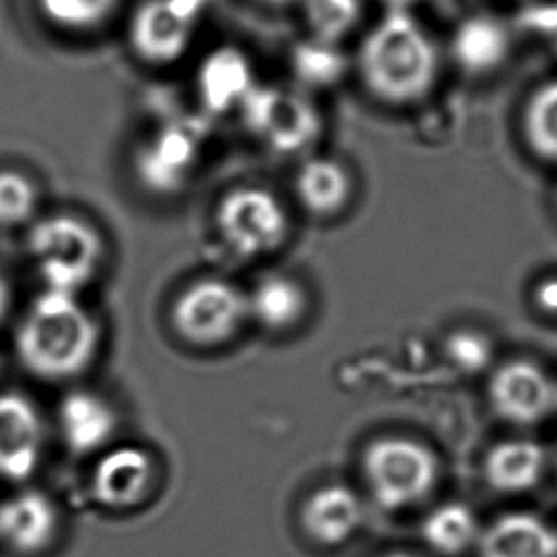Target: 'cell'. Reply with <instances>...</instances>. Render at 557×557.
<instances>
[{
    "label": "cell",
    "mask_w": 557,
    "mask_h": 557,
    "mask_svg": "<svg viewBox=\"0 0 557 557\" xmlns=\"http://www.w3.org/2000/svg\"><path fill=\"white\" fill-rule=\"evenodd\" d=\"M422 534L435 552L457 556L480 541V525L465 504H445L428 516Z\"/></svg>",
    "instance_id": "26"
},
{
    "label": "cell",
    "mask_w": 557,
    "mask_h": 557,
    "mask_svg": "<svg viewBox=\"0 0 557 557\" xmlns=\"http://www.w3.org/2000/svg\"><path fill=\"white\" fill-rule=\"evenodd\" d=\"M521 134L539 161L557 166V78L536 86L527 98Z\"/></svg>",
    "instance_id": "23"
},
{
    "label": "cell",
    "mask_w": 557,
    "mask_h": 557,
    "mask_svg": "<svg viewBox=\"0 0 557 557\" xmlns=\"http://www.w3.org/2000/svg\"><path fill=\"white\" fill-rule=\"evenodd\" d=\"M60 533L62 511L42 488H17L0 500V548L10 556H47Z\"/></svg>",
    "instance_id": "12"
},
{
    "label": "cell",
    "mask_w": 557,
    "mask_h": 557,
    "mask_svg": "<svg viewBox=\"0 0 557 557\" xmlns=\"http://www.w3.org/2000/svg\"><path fill=\"white\" fill-rule=\"evenodd\" d=\"M293 189L296 201L310 216L326 220L348 209L356 184L354 174L341 159L311 153L296 166Z\"/></svg>",
    "instance_id": "17"
},
{
    "label": "cell",
    "mask_w": 557,
    "mask_h": 557,
    "mask_svg": "<svg viewBox=\"0 0 557 557\" xmlns=\"http://www.w3.org/2000/svg\"><path fill=\"white\" fill-rule=\"evenodd\" d=\"M237 113L248 136L277 157L304 159L315 153L325 132L313 96L293 85L258 81Z\"/></svg>",
    "instance_id": "4"
},
{
    "label": "cell",
    "mask_w": 557,
    "mask_h": 557,
    "mask_svg": "<svg viewBox=\"0 0 557 557\" xmlns=\"http://www.w3.org/2000/svg\"><path fill=\"white\" fill-rule=\"evenodd\" d=\"M488 397L504 420L519 426L541 422L557 403L556 386L531 361H510L500 367L491 380Z\"/></svg>",
    "instance_id": "15"
},
{
    "label": "cell",
    "mask_w": 557,
    "mask_h": 557,
    "mask_svg": "<svg viewBox=\"0 0 557 557\" xmlns=\"http://www.w3.org/2000/svg\"><path fill=\"white\" fill-rule=\"evenodd\" d=\"M212 0H141L126 24L132 54L151 67H171L194 47Z\"/></svg>",
    "instance_id": "8"
},
{
    "label": "cell",
    "mask_w": 557,
    "mask_h": 557,
    "mask_svg": "<svg viewBox=\"0 0 557 557\" xmlns=\"http://www.w3.org/2000/svg\"><path fill=\"white\" fill-rule=\"evenodd\" d=\"M534 302L544 313L557 318V277L542 278L534 288Z\"/></svg>",
    "instance_id": "30"
},
{
    "label": "cell",
    "mask_w": 557,
    "mask_h": 557,
    "mask_svg": "<svg viewBox=\"0 0 557 557\" xmlns=\"http://www.w3.org/2000/svg\"><path fill=\"white\" fill-rule=\"evenodd\" d=\"M481 557H557V533L527 511L506 513L480 534Z\"/></svg>",
    "instance_id": "20"
},
{
    "label": "cell",
    "mask_w": 557,
    "mask_h": 557,
    "mask_svg": "<svg viewBox=\"0 0 557 557\" xmlns=\"http://www.w3.org/2000/svg\"><path fill=\"white\" fill-rule=\"evenodd\" d=\"M511 48L510 25L485 12L462 17L450 35V58L470 77H488L503 70Z\"/></svg>",
    "instance_id": "16"
},
{
    "label": "cell",
    "mask_w": 557,
    "mask_h": 557,
    "mask_svg": "<svg viewBox=\"0 0 557 557\" xmlns=\"http://www.w3.org/2000/svg\"><path fill=\"white\" fill-rule=\"evenodd\" d=\"M103 333L81 295L42 288L27 304L14 331V354L29 376L67 384L92 369Z\"/></svg>",
    "instance_id": "1"
},
{
    "label": "cell",
    "mask_w": 557,
    "mask_h": 557,
    "mask_svg": "<svg viewBox=\"0 0 557 557\" xmlns=\"http://www.w3.org/2000/svg\"><path fill=\"white\" fill-rule=\"evenodd\" d=\"M161 466L156 455L139 445H111L96 457L90 472V496L103 510H138L156 495Z\"/></svg>",
    "instance_id": "10"
},
{
    "label": "cell",
    "mask_w": 557,
    "mask_h": 557,
    "mask_svg": "<svg viewBox=\"0 0 557 557\" xmlns=\"http://www.w3.org/2000/svg\"><path fill=\"white\" fill-rule=\"evenodd\" d=\"M351 70V58L342 45L311 39L304 35L288 50L290 85L315 96L341 85Z\"/></svg>",
    "instance_id": "21"
},
{
    "label": "cell",
    "mask_w": 557,
    "mask_h": 557,
    "mask_svg": "<svg viewBox=\"0 0 557 557\" xmlns=\"http://www.w3.org/2000/svg\"><path fill=\"white\" fill-rule=\"evenodd\" d=\"M386 557H418V556H410V554H392V556Z\"/></svg>",
    "instance_id": "34"
},
{
    "label": "cell",
    "mask_w": 557,
    "mask_h": 557,
    "mask_svg": "<svg viewBox=\"0 0 557 557\" xmlns=\"http://www.w3.org/2000/svg\"><path fill=\"white\" fill-rule=\"evenodd\" d=\"M207 131L197 121H171L149 132L134 164L141 186L151 194H180L201 163Z\"/></svg>",
    "instance_id": "9"
},
{
    "label": "cell",
    "mask_w": 557,
    "mask_h": 557,
    "mask_svg": "<svg viewBox=\"0 0 557 557\" xmlns=\"http://www.w3.org/2000/svg\"><path fill=\"white\" fill-rule=\"evenodd\" d=\"M256 85L255 65L247 52L235 45L210 50L195 71L197 101L202 113L212 119L237 113Z\"/></svg>",
    "instance_id": "14"
},
{
    "label": "cell",
    "mask_w": 557,
    "mask_h": 557,
    "mask_svg": "<svg viewBox=\"0 0 557 557\" xmlns=\"http://www.w3.org/2000/svg\"><path fill=\"white\" fill-rule=\"evenodd\" d=\"M169 321L189 348H224L248 323L247 290L218 275L194 278L174 296Z\"/></svg>",
    "instance_id": "6"
},
{
    "label": "cell",
    "mask_w": 557,
    "mask_h": 557,
    "mask_svg": "<svg viewBox=\"0 0 557 557\" xmlns=\"http://www.w3.org/2000/svg\"><path fill=\"white\" fill-rule=\"evenodd\" d=\"M304 27L311 39L344 45L363 22V0H300Z\"/></svg>",
    "instance_id": "25"
},
{
    "label": "cell",
    "mask_w": 557,
    "mask_h": 557,
    "mask_svg": "<svg viewBox=\"0 0 557 557\" xmlns=\"http://www.w3.org/2000/svg\"><path fill=\"white\" fill-rule=\"evenodd\" d=\"M55 426L63 447L75 457H98L109 449L119 430V414L106 395L88 387L63 394L55 409Z\"/></svg>",
    "instance_id": "13"
},
{
    "label": "cell",
    "mask_w": 557,
    "mask_h": 557,
    "mask_svg": "<svg viewBox=\"0 0 557 557\" xmlns=\"http://www.w3.org/2000/svg\"><path fill=\"white\" fill-rule=\"evenodd\" d=\"M363 521V504L346 485H325L313 491L300 510V525L308 539L321 546L349 541Z\"/></svg>",
    "instance_id": "18"
},
{
    "label": "cell",
    "mask_w": 557,
    "mask_h": 557,
    "mask_svg": "<svg viewBox=\"0 0 557 557\" xmlns=\"http://www.w3.org/2000/svg\"><path fill=\"white\" fill-rule=\"evenodd\" d=\"M356 70L376 100L392 108H407L432 94L442 58L420 20L409 9L392 7L361 40Z\"/></svg>",
    "instance_id": "2"
},
{
    "label": "cell",
    "mask_w": 557,
    "mask_h": 557,
    "mask_svg": "<svg viewBox=\"0 0 557 557\" xmlns=\"http://www.w3.org/2000/svg\"><path fill=\"white\" fill-rule=\"evenodd\" d=\"M39 212V184L27 172L0 169V230H27Z\"/></svg>",
    "instance_id": "27"
},
{
    "label": "cell",
    "mask_w": 557,
    "mask_h": 557,
    "mask_svg": "<svg viewBox=\"0 0 557 557\" xmlns=\"http://www.w3.org/2000/svg\"><path fill=\"white\" fill-rule=\"evenodd\" d=\"M123 0H35L45 24L55 32L88 35L115 17Z\"/></svg>",
    "instance_id": "24"
},
{
    "label": "cell",
    "mask_w": 557,
    "mask_h": 557,
    "mask_svg": "<svg viewBox=\"0 0 557 557\" xmlns=\"http://www.w3.org/2000/svg\"><path fill=\"white\" fill-rule=\"evenodd\" d=\"M47 420L37 401L17 389L0 392V481L24 485L47 455Z\"/></svg>",
    "instance_id": "11"
},
{
    "label": "cell",
    "mask_w": 557,
    "mask_h": 557,
    "mask_svg": "<svg viewBox=\"0 0 557 557\" xmlns=\"http://www.w3.org/2000/svg\"><path fill=\"white\" fill-rule=\"evenodd\" d=\"M516 25L557 58V0H533L519 10Z\"/></svg>",
    "instance_id": "28"
},
{
    "label": "cell",
    "mask_w": 557,
    "mask_h": 557,
    "mask_svg": "<svg viewBox=\"0 0 557 557\" xmlns=\"http://www.w3.org/2000/svg\"><path fill=\"white\" fill-rule=\"evenodd\" d=\"M417 2V0H394L392 7H401V9H409V4Z\"/></svg>",
    "instance_id": "33"
},
{
    "label": "cell",
    "mask_w": 557,
    "mask_h": 557,
    "mask_svg": "<svg viewBox=\"0 0 557 557\" xmlns=\"http://www.w3.org/2000/svg\"><path fill=\"white\" fill-rule=\"evenodd\" d=\"M212 227L230 255L260 260L287 245L293 220L287 205L271 187L239 184L220 195L212 210Z\"/></svg>",
    "instance_id": "5"
},
{
    "label": "cell",
    "mask_w": 557,
    "mask_h": 557,
    "mask_svg": "<svg viewBox=\"0 0 557 557\" xmlns=\"http://www.w3.org/2000/svg\"><path fill=\"white\" fill-rule=\"evenodd\" d=\"M12 300H14L12 285H10L9 277L0 271V326L4 325V321L9 319Z\"/></svg>",
    "instance_id": "31"
},
{
    "label": "cell",
    "mask_w": 557,
    "mask_h": 557,
    "mask_svg": "<svg viewBox=\"0 0 557 557\" xmlns=\"http://www.w3.org/2000/svg\"><path fill=\"white\" fill-rule=\"evenodd\" d=\"M449 354L462 371L478 372L487 367L493 357V348L485 336L472 331H460L450 336Z\"/></svg>",
    "instance_id": "29"
},
{
    "label": "cell",
    "mask_w": 557,
    "mask_h": 557,
    "mask_svg": "<svg viewBox=\"0 0 557 557\" xmlns=\"http://www.w3.org/2000/svg\"><path fill=\"white\" fill-rule=\"evenodd\" d=\"M256 2H260L263 7H270V9H285L288 4H295L300 0H256Z\"/></svg>",
    "instance_id": "32"
},
{
    "label": "cell",
    "mask_w": 557,
    "mask_h": 557,
    "mask_svg": "<svg viewBox=\"0 0 557 557\" xmlns=\"http://www.w3.org/2000/svg\"><path fill=\"white\" fill-rule=\"evenodd\" d=\"M556 392H557V387H556Z\"/></svg>",
    "instance_id": "35"
},
{
    "label": "cell",
    "mask_w": 557,
    "mask_h": 557,
    "mask_svg": "<svg viewBox=\"0 0 557 557\" xmlns=\"http://www.w3.org/2000/svg\"><path fill=\"white\" fill-rule=\"evenodd\" d=\"M363 470L374 500L386 510H403L424 500L440 478L434 453L409 437H384L372 443Z\"/></svg>",
    "instance_id": "7"
},
{
    "label": "cell",
    "mask_w": 557,
    "mask_h": 557,
    "mask_svg": "<svg viewBox=\"0 0 557 557\" xmlns=\"http://www.w3.org/2000/svg\"><path fill=\"white\" fill-rule=\"evenodd\" d=\"M310 298L300 281L285 273H268L247 290L248 323L270 334L293 331L308 313Z\"/></svg>",
    "instance_id": "19"
},
{
    "label": "cell",
    "mask_w": 557,
    "mask_h": 557,
    "mask_svg": "<svg viewBox=\"0 0 557 557\" xmlns=\"http://www.w3.org/2000/svg\"><path fill=\"white\" fill-rule=\"evenodd\" d=\"M27 255L42 288L81 295L100 277L108 243L100 227L75 212H50L27 227Z\"/></svg>",
    "instance_id": "3"
},
{
    "label": "cell",
    "mask_w": 557,
    "mask_h": 557,
    "mask_svg": "<svg viewBox=\"0 0 557 557\" xmlns=\"http://www.w3.org/2000/svg\"><path fill=\"white\" fill-rule=\"evenodd\" d=\"M546 466V453L531 440L498 443L485 460V478L500 493H523L533 488Z\"/></svg>",
    "instance_id": "22"
}]
</instances>
